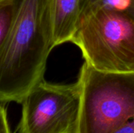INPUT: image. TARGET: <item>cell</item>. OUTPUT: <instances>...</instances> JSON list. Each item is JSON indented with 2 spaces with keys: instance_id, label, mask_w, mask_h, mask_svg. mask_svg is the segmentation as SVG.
Returning a JSON list of instances; mask_svg holds the SVG:
<instances>
[{
  "instance_id": "2",
  "label": "cell",
  "mask_w": 134,
  "mask_h": 133,
  "mask_svg": "<svg viewBox=\"0 0 134 133\" xmlns=\"http://www.w3.org/2000/svg\"><path fill=\"white\" fill-rule=\"evenodd\" d=\"M71 42L98 71H134V20L125 9L108 2L92 9L79 18Z\"/></svg>"
},
{
  "instance_id": "9",
  "label": "cell",
  "mask_w": 134,
  "mask_h": 133,
  "mask_svg": "<svg viewBox=\"0 0 134 133\" xmlns=\"http://www.w3.org/2000/svg\"><path fill=\"white\" fill-rule=\"evenodd\" d=\"M113 133H134V117L127 121Z\"/></svg>"
},
{
  "instance_id": "7",
  "label": "cell",
  "mask_w": 134,
  "mask_h": 133,
  "mask_svg": "<svg viewBox=\"0 0 134 133\" xmlns=\"http://www.w3.org/2000/svg\"><path fill=\"white\" fill-rule=\"evenodd\" d=\"M104 3H107L106 0H82L80 5V17L92 9Z\"/></svg>"
},
{
  "instance_id": "3",
  "label": "cell",
  "mask_w": 134,
  "mask_h": 133,
  "mask_svg": "<svg viewBox=\"0 0 134 133\" xmlns=\"http://www.w3.org/2000/svg\"><path fill=\"white\" fill-rule=\"evenodd\" d=\"M77 133H113L134 117V71H98L84 62Z\"/></svg>"
},
{
  "instance_id": "10",
  "label": "cell",
  "mask_w": 134,
  "mask_h": 133,
  "mask_svg": "<svg viewBox=\"0 0 134 133\" xmlns=\"http://www.w3.org/2000/svg\"><path fill=\"white\" fill-rule=\"evenodd\" d=\"M134 20V0H128L126 9H125Z\"/></svg>"
},
{
  "instance_id": "6",
  "label": "cell",
  "mask_w": 134,
  "mask_h": 133,
  "mask_svg": "<svg viewBox=\"0 0 134 133\" xmlns=\"http://www.w3.org/2000/svg\"><path fill=\"white\" fill-rule=\"evenodd\" d=\"M19 0H0V52L9 34Z\"/></svg>"
},
{
  "instance_id": "8",
  "label": "cell",
  "mask_w": 134,
  "mask_h": 133,
  "mask_svg": "<svg viewBox=\"0 0 134 133\" xmlns=\"http://www.w3.org/2000/svg\"><path fill=\"white\" fill-rule=\"evenodd\" d=\"M5 103H0V133H11Z\"/></svg>"
},
{
  "instance_id": "5",
  "label": "cell",
  "mask_w": 134,
  "mask_h": 133,
  "mask_svg": "<svg viewBox=\"0 0 134 133\" xmlns=\"http://www.w3.org/2000/svg\"><path fill=\"white\" fill-rule=\"evenodd\" d=\"M82 0H51L54 47L71 42L80 18Z\"/></svg>"
},
{
  "instance_id": "4",
  "label": "cell",
  "mask_w": 134,
  "mask_h": 133,
  "mask_svg": "<svg viewBox=\"0 0 134 133\" xmlns=\"http://www.w3.org/2000/svg\"><path fill=\"white\" fill-rule=\"evenodd\" d=\"M81 89L42 80L24 97L18 133H77Z\"/></svg>"
},
{
  "instance_id": "1",
  "label": "cell",
  "mask_w": 134,
  "mask_h": 133,
  "mask_svg": "<svg viewBox=\"0 0 134 133\" xmlns=\"http://www.w3.org/2000/svg\"><path fill=\"white\" fill-rule=\"evenodd\" d=\"M53 48L51 0H19L0 52V103H22L44 80Z\"/></svg>"
}]
</instances>
